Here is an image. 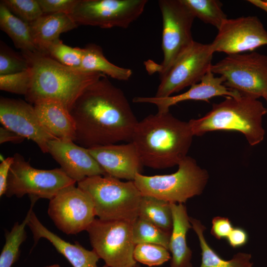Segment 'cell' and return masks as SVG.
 I'll list each match as a JSON object with an SVG mask.
<instances>
[{"label":"cell","mask_w":267,"mask_h":267,"mask_svg":"<svg viewBox=\"0 0 267 267\" xmlns=\"http://www.w3.org/2000/svg\"><path fill=\"white\" fill-rule=\"evenodd\" d=\"M77 186L90 196L99 220L133 222L138 218L142 195L134 181L99 175L85 178Z\"/></svg>","instance_id":"5"},{"label":"cell","mask_w":267,"mask_h":267,"mask_svg":"<svg viewBox=\"0 0 267 267\" xmlns=\"http://www.w3.org/2000/svg\"><path fill=\"white\" fill-rule=\"evenodd\" d=\"M47 151L60 168L76 182L88 177L106 175L88 149L73 141L51 139L47 144Z\"/></svg>","instance_id":"16"},{"label":"cell","mask_w":267,"mask_h":267,"mask_svg":"<svg viewBox=\"0 0 267 267\" xmlns=\"http://www.w3.org/2000/svg\"><path fill=\"white\" fill-rule=\"evenodd\" d=\"M29 24L35 45L44 53L47 45L60 39V34L78 26L69 14L62 12L44 13Z\"/></svg>","instance_id":"22"},{"label":"cell","mask_w":267,"mask_h":267,"mask_svg":"<svg viewBox=\"0 0 267 267\" xmlns=\"http://www.w3.org/2000/svg\"><path fill=\"white\" fill-rule=\"evenodd\" d=\"M173 228L168 250L171 255L170 267H193L191 262L192 252L186 242V235L192 228L186 206L171 203Z\"/></svg>","instance_id":"21"},{"label":"cell","mask_w":267,"mask_h":267,"mask_svg":"<svg viewBox=\"0 0 267 267\" xmlns=\"http://www.w3.org/2000/svg\"><path fill=\"white\" fill-rule=\"evenodd\" d=\"M227 88L258 99L267 92V55L257 52L227 55L211 66Z\"/></svg>","instance_id":"9"},{"label":"cell","mask_w":267,"mask_h":267,"mask_svg":"<svg viewBox=\"0 0 267 267\" xmlns=\"http://www.w3.org/2000/svg\"><path fill=\"white\" fill-rule=\"evenodd\" d=\"M267 44V31L256 16L227 18L210 44L214 52L244 53Z\"/></svg>","instance_id":"14"},{"label":"cell","mask_w":267,"mask_h":267,"mask_svg":"<svg viewBox=\"0 0 267 267\" xmlns=\"http://www.w3.org/2000/svg\"><path fill=\"white\" fill-rule=\"evenodd\" d=\"M80 70L98 72L119 81H128L132 75L130 69L121 67L108 61L100 46L89 44L83 48V56Z\"/></svg>","instance_id":"24"},{"label":"cell","mask_w":267,"mask_h":267,"mask_svg":"<svg viewBox=\"0 0 267 267\" xmlns=\"http://www.w3.org/2000/svg\"><path fill=\"white\" fill-rule=\"evenodd\" d=\"M263 98H264L266 99V101L267 102V92L263 96Z\"/></svg>","instance_id":"42"},{"label":"cell","mask_w":267,"mask_h":267,"mask_svg":"<svg viewBox=\"0 0 267 267\" xmlns=\"http://www.w3.org/2000/svg\"><path fill=\"white\" fill-rule=\"evenodd\" d=\"M13 156L8 157L3 160L0 164V196L5 194L7 186V178L11 166L13 162Z\"/></svg>","instance_id":"38"},{"label":"cell","mask_w":267,"mask_h":267,"mask_svg":"<svg viewBox=\"0 0 267 267\" xmlns=\"http://www.w3.org/2000/svg\"><path fill=\"white\" fill-rule=\"evenodd\" d=\"M44 129L55 138L75 142L76 124L69 111L61 103L46 100L34 105Z\"/></svg>","instance_id":"20"},{"label":"cell","mask_w":267,"mask_h":267,"mask_svg":"<svg viewBox=\"0 0 267 267\" xmlns=\"http://www.w3.org/2000/svg\"><path fill=\"white\" fill-rule=\"evenodd\" d=\"M158 4L163 20V60L160 64L148 61L145 65L148 73L161 75L194 42L191 28L195 17L182 0H160Z\"/></svg>","instance_id":"7"},{"label":"cell","mask_w":267,"mask_h":267,"mask_svg":"<svg viewBox=\"0 0 267 267\" xmlns=\"http://www.w3.org/2000/svg\"><path fill=\"white\" fill-rule=\"evenodd\" d=\"M25 138L3 127L0 128V143L5 142L19 143Z\"/></svg>","instance_id":"39"},{"label":"cell","mask_w":267,"mask_h":267,"mask_svg":"<svg viewBox=\"0 0 267 267\" xmlns=\"http://www.w3.org/2000/svg\"><path fill=\"white\" fill-rule=\"evenodd\" d=\"M69 112L76 124L75 142L86 148L131 142L138 122L123 91L106 76L89 86Z\"/></svg>","instance_id":"1"},{"label":"cell","mask_w":267,"mask_h":267,"mask_svg":"<svg viewBox=\"0 0 267 267\" xmlns=\"http://www.w3.org/2000/svg\"><path fill=\"white\" fill-rule=\"evenodd\" d=\"M224 79L222 77H215L209 70L199 83L192 85L186 91L176 95L166 97L137 96L134 98L135 103H147L155 105L158 112L169 111L170 107L180 102L194 100L208 102L209 100L218 96L238 97L241 94L232 90L224 85Z\"/></svg>","instance_id":"18"},{"label":"cell","mask_w":267,"mask_h":267,"mask_svg":"<svg viewBox=\"0 0 267 267\" xmlns=\"http://www.w3.org/2000/svg\"><path fill=\"white\" fill-rule=\"evenodd\" d=\"M267 109L257 98L241 94L226 97L213 104L203 117L188 121L193 134L201 136L215 131H235L244 134L250 145L261 142L265 137L263 116Z\"/></svg>","instance_id":"4"},{"label":"cell","mask_w":267,"mask_h":267,"mask_svg":"<svg viewBox=\"0 0 267 267\" xmlns=\"http://www.w3.org/2000/svg\"><path fill=\"white\" fill-rule=\"evenodd\" d=\"M27 226L33 235L34 245L41 238L46 239L73 267H108L105 265L102 267L97 266L100 258L93 250L85 248L78 242L70 243L48 230L39 221L33 210Z\"/></svg>","instance_id":"19"},{"label":"cell","mask_w":267,"mask_h":267,"mask_svg":"<svg viewBox=\"0 0 267 267\" xmlns=\"http://www.w3.org/2000/svg\"><path fill=\"white\" fill-rule=\"evenodd\" d=\"M79 0H38L43 13H65L70 14Z\"/></svg>","instance_id":"35"},{"label":"cell","mask_w":267,"mask_h":267,"mask_svg":"<svg viewBox=\"0 0 267 267\" xmlns=\"http://www.w3.org/2000/svg\"><path fill=\"white\" fill-rule=\"evenodd\" d=\"M30 200V209L22 222H16L10 231H5V243L0 255V267H11L19 258L20 247L27 238L25 227L37 201L34 199Z\"/></svg>","instance_id":"27"},{"label":"cell","mask_w":267,"mask_h":267,"mask_svg":"<svg viewBox=\"0 0 267 267\" xmlns=\"http://www.w3.org/2000/svg\"><path fill=\"white\" fill-rule=\"evenodd\" d=\"M106 175L134 181L141 174L143 164L133 142L88 148Z\"/></svg>","instance_id":"17"},{"label":"cell","mask_w":267,"mask_h":267,"mask_svg":"<svg viewBox=\"0 0 267 267\" xmlns=\"http://www.w3.org/2000/svg\"><path fill=\"white\" fill-rule=\"evenodd\" d=\"M247 232L240 227H233L227 237L228 244L232 248H236L244 246L248 241Z\"/></svg>","instance_id":"37"},{"label":"cell","mask_w":267,"mask_h":267,"mask_svg":"<svg viewBox=\"0 0 267 267\" xmlns=\"http://www.w3.org/2000/svg\"><path fill=\"white\" fill-rule=\"evenodd\" d=\"M249 2L254 4L256 6L260 7V8L267 11V0H250Z\"/></svg>","instance_id":"40"},{"label":"cell","mask_w":267,"mask_h":267,"mask_svg":"<svg viewBox=\"0 0 267 267\" xmlns=\"http://www.w3.org/2000/svg\"><path fill=\"white\" fill-rule=\"evenodd\" d=\"M134 267H141L138 263H137Z\"/></svg>","instance_id":"43"},{"label":"cell","mask_w":267,"mask_h":267,"mask_svg":"<svg viewBox=\"0 0 267 267\" xmlns=\"http://www.w3.org/2000/svg\"><path fill=\"white\" fill-rule=\"evenodd\" d=\"M178 166L177 172L169 175L147 176L137 174L134 181L142 195L172 203H185L202 193L209 175L190 156H187Z\"/></svg>","instance_id":"6"},{"label":"cell","mask_w":267,"mask_h":267,"mask_svg":"<svg viewBox=\"0 0 267 267\" xmlns=\"http://www.w3.org/2000/svg\"><path fill=\"white\" fill-rule=\"evenodd\" d=\"M5 195L17 198L28 195L30 199L51 200L62 189L76 182L61 168L51 170L33 167L19 153L13 155Z\"/></svg>","instance_id":"8"},{"label":"cell","mask_w":267,"mask_h":267,"mask_svg":"<svg viewBox=\"0 0 267 267\" xmlns=\"http://www.w3.org/2000/svg\"><path fill=\"white\" fill-rule=\"evenodd\" d=\"M189 221L198 236L201 250L200 267H253V263L250 262V254L239 252L230 260L223 259L206 241L203 234L206 227L201 222L191 217H189Z\"/></svg>","instance_id":"23"},{"label":"cell","mask_w":267,"mask_h":267,"mask_svg":"<svg viewBox=\"0 0 267 267\" xmlns=\"http://www.w3.org/2000/svg\"><path fill=\"white\" fill-rule=\"evenodd\" d=\"M132 223L95 219L86 230L92 250L108 267H134Z\"/></svg>","instance_id":"10"},{"label":"cell","mask_w":267,"mask_h":267,"mask_svg":"<svg viewBox=\"0 0 267 267\" xmlns=\"http://www.w3.org/2000/svg\"><path fill=\"white\" fill-rule=\"evenodd\" d=\"M44 53L65 66L79 70L83 48L69 46L59 39L47 45L44 48Z\"/></svg>","instance_id":"30"},{"label":"cell","mask_w":267,"mask_h":267,"mask_svg":"<svg viewBox=\"0 0 267 267\" xmlns=\"http://www.w3.org/2000/svg\"><path fill=\"white\" fill-rule=\"evenodd\" d=\"M31 79L30 68L14 74L0 75V89L25 96L30 88Z\"/></svg>","instance_id":"34"},{"label":"cell","mask_w":267,"mask_h":267,"mask_svg":"<svg viewBox=\"0 0 267 267\" xmlns=\"http://www.w3.org/2000/svg\"><path fill=\"white\" fill-rule=\"evenodd\" d=\"M44 267H60V266L58 264H54V265H51L50 266H47Z\"/></svg>","instance_id":"41"},{"label":"cell","mask_w":267,"mask_h":267,"mask_svg":"<svg viewBox=\"0 0 267 267\" xmlns=\"http://www.w3.org/2000/svg\"><path fill=\"white\" fill-rule=\"evenodd\" d=\"M214 53L210 44L194 41L168 70L160 75V82L155 96L169 97L200 82L210 70Z\"/></svg>","instance_id":"12"},{"label":"cell","mask_w":267,"mask_h":267,"mask_svg":"<svg viewBox=\"0 0 267 267\" xmlns=\"http://www.w3.org/2000/svg\"><path fill=\"white\" fill-rule=\"evenodd\" d=\"M0 1L13 15L28 23L44 14L38 0H2Z\"/></svg>","instance_id":"33"},{"label":"cell","mask_w":267,"mask_h":267,"mask_svg":"<svg viewBox=\"0 0 267 267\" xmlns=\"http://www.w3.org/2000/svg\"><path fill=\"white\" fill-rule=\"evenodd\" d=\"M212 223L211 233L219 240L226 238L233 228L231 221L225 217H216Z\"/></svg>","instance_id":"36"},{"label":"cell","mask_w":267,"mask_h":267,"mask_svg":"<svg viewBox=\"0 0 267 267\" xmlns=\"http://www.w3.org/2000/svg\"><path fill=\"white\" fill-rule=\"evenodd\" d=\"M47 213L56 227L68 235L87 230L96 216L90 196L75 184L49 200Z\"/></svg>","instance_id":"13"},{"label":"cell","mask_w":267,"mask_h":267,"mask_svg":"<svg viewBox=\"0 0 267 267\" xmlns=\"http://www.w3.org/2000/svg\"><path fill=\"white\" fill-rule=\"evenodd\" d=\"M29 68L28 61L22 54H18L3 42H0V75L18 73Z\"/></svg>","instance_id":"32"},{"label":"cell","mask_w":267,"mask_h":267,"mask_svg":"<svg viewBox=\"0 0 267 267\" xmlns=\"http://www.w3.org/2000/svg\"><path fill=\"white\" fill-rule=\"evenodd\" d=\"M0 122L4 128L35 142L44 153H48V142L56 138L43 127L34 106L23 100L1 97Z\"/></svg>","instance_id":"15"},{"label":"cell","mask_w":267,"mask_h":267,"mask_svg":"<svg viewBox=\"0 0 267 267\" xmlns=\"http://www.w3.org/2000/svg\"><path fill=\"white\" fill-rule=\"evenodd\" d=\"M147 0H79L70 14L78 25L127 28L142 13Z\"/></svg>","instance_id":"11"},{"label":"cell","mask_w":267,"mask_h":267,"mask_svg":"<svg viewBox=\"0 0 267 267\" xmlns=\"http://www.w3.org/2000/svg\"><path fill=\"white\" fill-rule=\"evenodd\" d=\"M132 234L135 245L142 243L155 244L168 249L171 232L139 217L132 223Z\"/></svg>","instance_id":"29"},{"label":"cell","mask_w":267,"mask_h":267,"mask_svg":"<svg viewBox=\"0 0 267 267\" xmlns=\"http://www.w3.org/2000/svg\"><path fill=\"white\" fill-rule=\"evenodd\" d=\"M0 28L21 51L40 52L34 42L29 23L13 15L1 1Z\"/></svg>","instance_id":"25"},{"label":"cell","mask_w":267,"mask_h":267,"mask_svg":"<svg viewBox=\"0 0 267 267\" xmlns=\"http://www.w3.org/2000/svg\"><path fill=\"white\" fill-rule=\"evenodd\" d=\"M134 258L137 263L148 267L162 265L171 259L169 250L155 244L142 243L135 246Z\"/></svg>","instance_id":"31"},{"label":"cell","mask_w":267,"mask_h":267,"mask_svg":"<svg viewBox=\"0 0 267 267\" xmlns=\"http://www.w3.org/2000/svg\"><path fill=\"white\" fill-rule=\"evenodd\" d=\"M21 54L28 61L32 72L25 99L33 105L53 100L62 103L69 111L89 86L106 76L67 67L39 51H21Z\"/></svg>","instance_id":"3"},{"label":"cell","mask_w":267,"mask_h":267,"mask_svg":"<svg viewBox=\"0 0 267 267\" xmlns=\"http://www.w3.org/2000/svg\"><path fill=\"white\" fill-rule=\"evenodd\" d=\"M194 135L188 122L169 111L151 114L138 121L132 140L143 166L164 169L187 156Z\"/></svg>","instance_id":"2"},{"label":"cell","mask_w":267,"mask_h":267,"mask_svg":"<svg viewBox=\"0 0 267 267\" xmlns=\"http://www.w3.org/2000/svg\"><path fill=\"white\" fill-rule=\"evenodd\" d=\"M138 217L164 230L172 232L173 215L171 203L169 202L153 196L142 195Z\"/></svg>","instance_id":"26"},{"label":"cell","mask_w":267,"mask_h":267,"mask_svg":"<svg viewBox=\"0 0 267 267\" xmlns=\"http://www.w3.org/2000/svg\"><path fill=\"white\" fill-rule=\"evenodd\" d=\"M195 18L215 27L218 30L227 16L222 3L217 0H182Z\"/></svg>","instance_id":"28"}]
</instances>
